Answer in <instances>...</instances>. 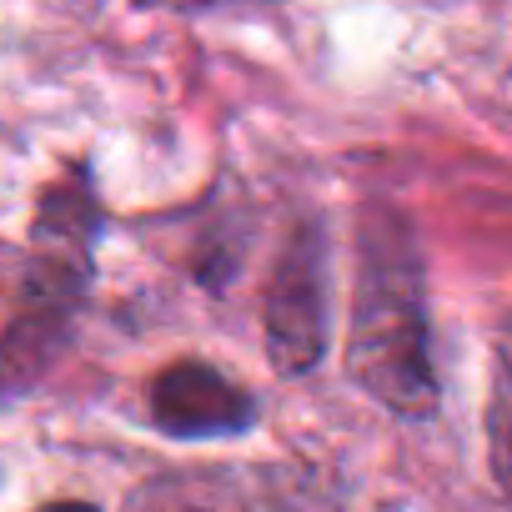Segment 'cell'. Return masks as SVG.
I'll use <instances>...</instances> for the list:
<instances>
[{
    "label": "cell",
    "instance_id": "obj_1",
    "mask_svg": "<svg viewBox=\"0 0 512 512\" xmlns=\"http://www.w3.org/2000/svg\"><path fill=\"white\" fill-rule=\"evenodd\" d=\"M347 372L367 397L397 417L437 412V367H432V322H427V277L422 251L402 211L367 206L357 231V292H352V337Z\"/></svg>",
    "mask_w": 512,
    "mask_h": 512
},
{
    "label": "cell",
    "instance_id": "obj_2",
    "mask_svg": "<svg viewBox=\"0 0 512 512\" xmlns=\"http://www.w3.org/2000/svg\"><path fill=\"white\" fill-rule=\"evenodd\" d=\"M327 352V236L302 221L277 251L267 287V362L282 377H302Z\"/></svg>",
    "mask_w": 512,
    "mask_h": 512
},
{
    "label": "cell",
    "instance_id": "obj_3",
    "mask_svg": "<svg viewBox=\"0 0 512 512\" xmlns=\"http://www.w3.org/2000/svg\"><path fill=\"white\" fill-rule=\"evenodd\" d=\"M146 412L166 437H181V442H191V437H236L262 417L256 397L241 382H231L226 372H216L211 362L166 367L146 392Z\"/></svg>",
    "mask_w": 512,
    "mask_h": 512
},
{
    "label": "cell",
    "instance_id": "obj_4",
    "mask_svg": "<svg viewBox=\"0 0 512 512\" xmlns=\"http://www.w3.org/2000/svg\"><path fill=\"white\" fill-rule=\"evenodd\" d=\"M96 236H101V206H96L91 176L81 166V171H71V181H61V186H51L41 196L36 246L56 251V256H71V262H91V241Z\"/></svg>",
    "mask_w": 512,
    "mask_h": 512
},
{
    "label": "cell",
    "instance_id": "obj_5",
    "mask_svg": "<svg viewBox=\"0 0 512 512\" xmlns=\"http://www.w3.org/2000/svg\"><path fill=\"white\" fill-rule=\"evenodd\" d=\"M487 462L497 492L512 502V337L497 342L492 357V397H487Z\"/></svg>",
    "mask_w": 512,
    "mask_h": 512
}]
</instances>
